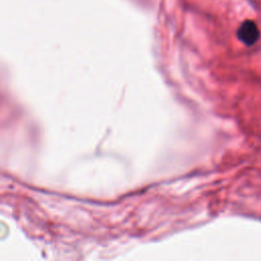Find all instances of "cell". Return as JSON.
Here are the masks:
<instances>
[{
  "label": "cell",
  "instance_id": "cell-1",
  "mask_svg": "<svg viewBox=\"0 0 261 261\" xmlns=\"http://www.w3.org/2000/svg\"><path fill=\"white\" fill-rule=\"evenodd\" d=\"M237 36L243 44H245L246 46H252L258 41L260 37V32L257 24L253 20L247 19L243 21L239 27Z\"/></svg>",
  "mask_w": 261,
  "mask_h": 261
}]
</instances>
